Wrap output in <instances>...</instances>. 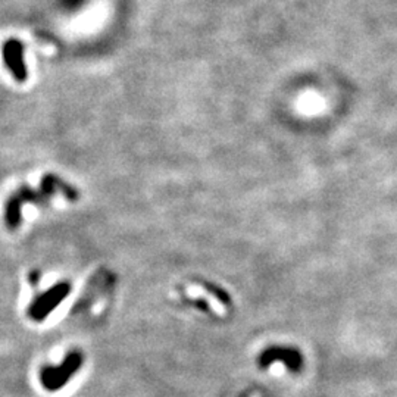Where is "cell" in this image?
Segmentation results:
<instances>
[{"label": "cell", "instance_id": "cell-1", "mask_svg": "<svg viewBox=\"0 0 397 397\" xmlns=\"http://www.w3.org/2000/svg\"><path fill=\"white\" fill-rule=\"evenodd\" d=\"M82 365V355L80 352H71L65 356L61 365L44 367L40 369V384L47 391H58L64 389L68 381L76 376Z\"/></svg>", "mask_w": 397, "mask_h": 397}, {"label": "cell", "instance_id": "cell-2", "mask_svg": "<svg viewBox=\"0 0 397 397\" xmlns=\"http://www.w3.org/2000/svg\"><path fill=\"white\" fill-rule=\"evenodd\" d=\"M69 292H71V284L67 281L58 283L53 287L47 288L44 293L39 294L31 302L27 310L28 318L33 319L34 322L44 321L59 305H61L62 300L68 297Z\"/></svg>", "mask_w": 397, "mask_h": 397}, {"label": "cell", "instance_id": "cell-3", "mask_svg": "<svg viewBox=\"0 0 397 397\" xmlns=\"http://www.w3.org/2000/svg\"><path fill=\"white\" fill-rule=\"evenodd\" d=\"M275 360H283L292 369H297L302 362V358L294 351H288V349H270L267 353H263L261 358L262 365H268Z\"/></svg>", "mask_w": 397, "mask_h": 397}, {"label": "cell", "instance_id": "cell-4", "mask_svg": "<svg viewBox=\"0 0 397 397\" xmlns=\"http://www.w3.org/2000/svg\"><path fill=\"white\" fill-rule=\"evenodd\" d=\"M213 292H208V288L204 287H199V285H191L188 287V296L190 297H202V299H206L211 308L218 312V314L224 315L225 314V308H224V302L220 297H213L212 296Z\"/></svg>", "mask_w": 397, "mask_h": 397}, {"label": "cell", "instance_id": "cell-5", "mask_svg": "<svg viewBox=\"0 0 397 397\" xmlns=\"http://www.w3.org/2000/svg\"><path fill=\"white\" fill-rule=\"evenodd\" d=\"M255 397H258V396H255Z\"/></svg>", "mask_w": 397, "mask_h": 397}]
</instances>
